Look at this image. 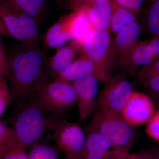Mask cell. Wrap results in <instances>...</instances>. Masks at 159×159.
<instances>
[{
	"label": "cell",
	"mask_w": 159,
	"mask_h": 159,
	"mask_svg": "<svg viewBox=\"0 0 159 159\" xmlns=\"http://www.w3.org/2000/svg\"><path fill=\"white\" fill-rule=\"evenodd\" d=\"M48 61L38 47L21 44L8 60L5 77L10 83V103L17 110L27 105L38 89L48 82Z\"/></svg>",
	"instance_id": "6da1fadb"
},
{
	"label": "cell",
	"mask_w": 159,
	"mask_h": 159,
	"mask_svg": "<svg viewBox=\"0 0 159 159\" xmlns=\"http://www.w3.org/2000/svg\"><path fill=\"white\" fill-rule=\"evenodd\" d=\"M47 113L33 99L18 110L13 129L26 149L40 143L46 131L52 132L55 116H48Z\"/></svg>",
	"instance_id": "7a4b0ae2"
},
{
	"label": "cell",
	"mask_w": 159,
	"mask_h": 159,
	"mask_svg": "<svg viewBox=\"0 0 159 159\" xmlns=\"http://www.w3.org/2000/svg\"><path fill=\"white\" fill-rule=\"evenodd\" d=\"M32 99L46 112L61 118L74 108L77 102L73 85L58 80L43 84Z\"/></svg>",
	"instance_id": "3957f363"
},
{
	"label": "cell",
	"mask_w": 159,
	"mask_h": 159,
	"mask_svg": "<svg viewBox=\"0 0 159 159\" xmlns=\"http://www.w3.org/2000/svg\"><path fill=\"white\" fill-rule=\"evenodd\" d=\"M132 127L121 114L107 110L99 109L94 114L88 131L101 134L117 147L129 149L135 135Z\"/></svg>",
	"instance_id": "277c9868"
},
{
	"label": "cell",
	"mask_w": 159,
	"mask_h": 159,
	"mask_svg": "<svg viewBox=\"0 0 159 159\" xmlns=\"http://www.w3.org/2000/svg\"><path fill=\"white\" fill-rule=\"evenodd\" d=\"M0 18L9 34L21 44L38 47L42 36L39 24L33 18L0 0Z\"/></svg>",
	"instance_id": "5b68a950"
},
{
	"label": "cell",
	"mask_w": 159,
	"mask_h": 159,
	"mask_svg": "<svg viewBox=\"0 0 159 159\" xmlns=\"http://www.w3.org/2000/svg\"><path fill=\"white\" fill-rule=\"evenodd\" d=\"M82 48L83 54L111 78L116 58L113 50L112 38L110 32L105 29L93 27L86 34Z\"/></svg>",
	"instance_id": "8992f818"
},
{
	"label": "cell",
	"mask_w": 159,
	"mask_h": 159,
	"mask_svg": "<svg viewBox=\"0 0 159 159\" xmlns=\"http://www.w3.org/2000/svg\"><path fill=\"white\" fill-rule=\"evenodd\" d=\"M117 57L114 64L116 67L127 74H135L139 67L159 60V36L137 42Z\"/></svg>",
	"instance_id": "52a82bcc"
},
{
	"label": "cell",
	"mask_w": 159,
	"mask_h": 159,
	"mask_svg": "<svg viewBox=\"0 0 159 159\" xmlns=\"http://www.w3.org/2000/svg\"><path fill=\"white\" fill-rule=\"evenodd\" d=\"M52 139L65 155L66 159H77L85 143L82 128L76 123L55 117L52 129Z\"/></svg>",
	"instance_id": "ba28073f"
},
{
	"label": "cell",
	"mask_w": 159,
	"mask_h": 159,
	"mask_svg": "<svg viewBox=\"0 0 159 159\" xmlns=\"http://www.w3.org/2000/svg\"><path fill=\"white\" fill-rule=\"evenodd\" d=\"M131 84L124 74L111 77L104 89L98 94L96 108L121 114L133 92Z\"/></svg>",
	"instance_id": "9c48e42d"
},
{
	"label": "cell",
	"mask_w": 159,
	"mask_h": 159,
	"mask_svg": "<svg viewBox=\"0 0 159 159\" xmlns=\"http://www.w3.org/2000/svg\"><path fill=\"white\" fill-rule=\"evenodd\" d=\"M99 80L93 75L86 74L72 81L77 94L79 117L85 120L95 110L99 94Z\"/></svg>",
	"instance_id": "30bf717a"
},
{
	"label": "cell",
	"mask_w": 159,
	"mask_h": 159,
	"mask_svg": "<svg viewBox=\"0 0 159 159\" xmlns=\"http://www.w3.org/2000/svg\"><path fill=\"white\" fill-rule=\"evenodd\" d=\"M155 112L154 105L150 97L133 91L121 115L131 126H139L147 123Z\"/></svg>",
	"instance_id": "8fae6325"
},
{
	"label": "cell",
	"mask_w": 159,
	"mask_h": 159,
	"mask_svg": "<svg viewBox=\"0 0 159 159\" xmlns=\"http://www.w3.org/2000/svg\"><path fill=\"white\" fill-rule=\"evenodd\" d=\"M77 47L74 43L73 45L63 47L48 59L47 72L49 80L54 78V80L66 82V79L74 61Z\"/></svg>",
	"instance_id": "7c38bea8"
},
{
	"label": "cell",
	"mask_w": 159,
	"mask_h": 159,
	"mask_svg": "<svg viewBox=\"0 0 159 159\" xmlns=\"http://www.w3.org/2000/svg\"><path fill=\"white\" fill-rule=\"evenodd\" d=\"M139 22L134 21L123 27L112 39L113 50L116 58L125 53L138 42L141 33Z\"/></svg>",
	"instance_id": "4fadbf2b"
},
{
	"label": "cell",
	"mask_w": 159,
	"mask_h": 159,
	"mask_svg": "<svg viewBox=\"0 0 159 159\" xmlns=\"http://www.w3.org/2000/svg\"><path fill=\"white\" fill-rule=\"evenodd\" d=\"M86 74L93 75L100 81L107 82L111 79L92 60L82 54L78 59L74 60L72 64L66 79V82L70 83V82H72L80 76Z\"/></svg>",
	"instance_id": "5bb4252c"
},
{
	"label": "cell",
	"mask_w": 159,
	"mask_h": 159,
	"mask_svg": "<svg viewBox=\"0 0 159 159\" xmlns=\"http://www.w3.org/2000/svg\"><path fill=\"white\" fill-rule=\"evenodd\" d=\"M66 19L69 30L70 31L74 43L77 46H81L86 34L92 28L87 9H82L74 11V13L67 16Z\"/></svg>",
	"instance_id": "9a60e30c"
},
{
	"label": "cell",
	"mask_w": 159,
	"mask_h": 159,
	"mask_svg": "<svg viewBox=\"0 0 159 159\" xmlns=\"http://www.w3.org/2000/svg\"><path fill=\"white\" fill-rule=\"evenodd\" d=\"M87 11L90 21L94 28L105 29L110 33L112 14L111 0H98Z\"/></svg>",
	"instance_id": "2e32d148"
},
{
	"label": "cell",
	"mask_w": 159,
	"mask_h": 159,
	"mask_svg": "<svg viewBox=\"0 0 159 159\" xmlns=\"http://www.w3.org/2000/svg\"><path fill=\"white\" fill-rule=\"evenodd\" d=\"M71 39H73V36L69 30L66 16L49 29L44 41L46 46L49 48H59Z\"/></svg>",
	"instance_id": "e0dca14e"
},
{
	"label": "cell",
	"mask_w": 159,
	"mask_h": 159,
	"mask_svg": "<svg viewBox=\"0 0 159 159\" xmlns=\"http://www.w3.org/2000/svg\"><path fill=\"white\" fill-rule=\"evenodd\" d=\"M34 19L39 24L47 9V0H1Z\"/></svg>",
	"instance_id": "ac0fdd59"
},
{
	"label": "cell",
	"mask_w": 159,
	"mask_h": 159,
	"mask_svg": "<svg viewBox=\"0 0 159 159\" xmlns=\"http://www.w3.org/2000/svg\"><path fill=\"white\" fill-rule=\"evenodd\" d=\"M112 2V1H111ZM111 31L117 34L125 26L136 20L137 16L124 7L113 2Z\"/></svg>",
	"instance_id": "d6986e66"
},
{
	"label": "cell",
	"mask_w": 159,
	"mask_h": 159,
	"mask_svg": "<svg viewBox=\"0 0 159 159\" xmlns=\"http://www.w3.org/2000/svg\"><path fill=\"white\" fill-rule=\"evenodd\" d=\"M144 24L151 37L159 36V0H149L144 14Z\"/></svg>",
	"instance_id": "ffe728a7"
},
{
	"label": "cell",
	"mask_w": 159,
	"mask_h": 159,
	"mask_svg": "<svg viewBox=\"0 0 159 159\" xmlns=\"http://www.w3.org/2000/svg\"><path fill=\"white\" fill-rule=\"evenodd\" d=\"M29 159H57L56 149L52 146L37 143L30 148Z\"/></svg>",
	"instance_id": "44dd1931"
},
{
	"label": "cell",
	"mask_w": 159,
	"mask_h": 159,
	"mask_svg": "<svg viewBox=\"0 0 159 159\" xmlns=\"http://www.w3.org/2000/svg\"><path fill=\"white\" fill-rule=\"evenodd\" d=\"M158 75H159V60L142 66L137 72V79L138 82L143 85L151 78Z\"/></svg>",
	"instance_id": "7402d4cb"
},
{
	"label": "cell",
	"mask_w": 159,
	"mask_h": 159,
	"mask_svg": "<svg viewBox=\"0 0 159 159\" xmlns=\"http://www.w3.org/2000/svg\"><path fill=\"white\" fill-rule=\"evenodd\" d=\"M26 150L19 141L16 140L8 145L3 159H29Z\"/></svg>",
	"instance_id": "603a6c76"
},
{
	"label": "cell",
	"mask_w": 159,
	"mask_h": 159,
	"mask_svg": "<svg viewBox=\"0 0 159 159\" xmlns=\"http://www.w3.org/2000/svg\"><path fill=\"white\" fill-rule=\"evenodd\" d=\"M10 103V95L7 81L5 77H0V117Z\"/></svg>",
	"instance_id": "cb8c5ba5"
},
{
	"label": "cell",
	"mask_w": 159,
	"mask_h": 159,
	"mask_svg": "<svg viewBox=\"0 0 159 159\" xmlns=\"http://www.w3.org/2000/svg\"><path fill=\"white\" fill-rule=\"evenodd\" d=\"M147 123L146 134L152 139L159 141V110L155 112Z\"/></svg>",
	"instance_id": "d4e9b609"
},
{
	"label": "cell",
	"mask_w": 159,
	"mask_h": 159,
	"mask_svg": "<svg viewBox=\"0 0 159 159\" xmlns=\"http://www.w3.org/2000/svg\"><path fill=\"white\" fill-rule=\"evenodd\" d=\"M17 140L18 139L13 129L9 128L0 121V143L8 146Z\"/></svg>",
	"instance_id": "484cf974"
},
{
	"label": "cell",
	"mask_w": 159,
	"mask_h": 159,
	"mask_svg": "<svg viewBox=\"0 0 159 159\" xmlns=\"http://www.w3.org/2000/svg\"><path fill=\"white\" fill-rule=\"evenodd\" d=\"M113 2L128 9L136 15L142 11L144 0H111Z\"/></svg>",
	"instance_id": "4316f807"
},
{
	"label": "cell",
	"mask_w": 159,
	"mask_h": 159,
	"mask_svg": "<svg viewBox=\"0 0 159 159\" xmlns=\"http://www.w3.org/2000/svg\"><path fill=\"white\" fill-rule=\"evenodd\" d=\"M98 0H69V6L74 11L87 9Z\"/></svg>",
	"instance_id": "83f0119b"
},
{
	"label": "cell",
	"mask_w": 159,
	"mask_h": 159,
	"mask_svg": "<svg viewBox=\"0 0 159 159\" xmlns=\"http://www.w3.org/2000/svg\"><path fill=\"white\" fill-rule=\"evenodd\" d=\"M7 62L8 60L6 58L5 49L0 38V77L6 76Z\"/></svg>",
	"instance_id": "f1b7e54d"
},
{
	"label": "cell",
	"mask_w": 159,
	"mask_h": 159,
	"mask_svg": "<svg viewBox=\"0 0 159 159\" xmlns=\"http://www.w3.org/2000/svg\"><path fill=\"white\" fill-rule=\"evenodd\" d=\"M142 85L155 94H159V75L151 78Z\"/></svg>",
	"instance_id": "f546056e"
},
{
	"label": "cell",
	"mask_w": 159,
	"mask_h": 159,
	"mask_svg": "<svg viewBox=\"0 0 159 159\" xmlns=\"http://www.w3.org/2000/svg\"><path fill=\"white\" fill-rule=\"evenodd\" d=\"M127 159H154L152 152L142 151L139 153L129 154Z\"/></svg>",
	"instance_id": "4dcf8cb0"
},
{
	"label": "cell",
	"mask_w": 159,
	"mask_h": 159,
	"mask_svg": "<svg viewBox=\"0 0 159 159\" xmlns=\"http://www.w3.org/2000/svg\"><path fill=\"white\" fill-rule=\"evenodd\" d=\"M129 154L128 148H121L110 159H127Z\"/></svg>",
	"instance_id": "1f68e13d"
},
{
	"label": "cell",
	"mask_w": 159,
	"mask_h": 159,
	"mask_svg": "<svg viewBox=\"0 0 159 159\" xmlns=\"http://www.w3.org/2000/svg\"><path fill=\"white\" fill-rule=\"evenodd\" d=\"M7 147L8 146H6L0 143V159H3Z\"/></svg>",
	"instance_id": "d6a6232c"
},
{
	"label": "cell",
	"mask_w": 159,
	"mask_h": 159,
	"mask_svg": "<svg viewBox=\"0 0 159 159\" xmlns=\"http://www.w3.org/2000/svg\"><path fill=\"white\" fill-rule=\"evenodd\" d=\"M154 159H159V148H156L152 151Z\"/></svg>",
	"instance_id": "836d02e7"
},
{
	"label": "cell",
	"mask_w": 159,
	"mask_h": 159,
	"mask_svg": "<svg viewBox=\"0 0 159 159\" xmlns=\"http://www.w3.org/2000/svg\"><path fill=\"white\" fill-rule=\"evenodd\" d=\"M64 1H65V0H54V1H55V2H56L57 4H59V5H60Z\"/></svg>",
	"instance_id": "e575fe53"
},
{
	"label": "cell",
	"mask_w": 159,
	"mask_h": 159,
	"mask_svg": "<svg viewBox=\"0 0 159 159\" xmlns=\"http://www.w3.org/2000/svg\"><path fill=\"white\" fill-rule=\"evenodd\" d=\"M155 95H158V96H159V94H155ZM158 99H159V97H158ZM158 102H159V100H158Z\"/></svg>",
	"instance_id": "d590c367"
},
{
	"label": "cell",
	"mask_w": 159,
	"mask_h": 159,
	"mask_svg": "<svg viewBox=\"0 0 159 159\" xmlns=\"http://www.w3.org/2000/svg\"><path fill=\"white\" fill-rule=\"evenodd\" d=\"M60 159H65V158L64 157V158H63Z\"/></svg>",
	"instance_id": "8d00e7d4"
}]
</instances>
